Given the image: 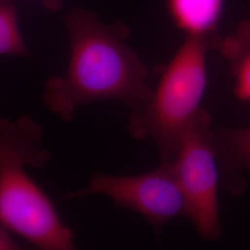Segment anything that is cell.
I'll return each mask as SVG.
<instances>
[{
    "label": "cell",
    "mask_w": 250,
    "mask_h": 250,
    "mask_svg": "<svg viewBox=\"0 0 250 250\" xmlns=\"http://www.w3.org/2000/svg\"><path fill=\"white\" fill-rule=\"evenodd\" d=\"M213 41L185 36L183 44L161 73L153 96L130 117L128 130L134 139L152 140L161 162L174 159L184 134L203 107L208 84L207 53Z\"/></svg>",
    "instance_id": "cell-3"
},
{
    "label": "cell",
    "mask_w": 250,
    "mask_h": 250,
    "mask_svg": "<svg viewBox=\"0 0 250 250\" xmlns=\"http://www.w3.org/2000/svg\"><path fill=\"white\" fill-rule=\"evenodd\" d=\"M70 37L67 72L45 83V107L70 123L76 109L101 100H115L134 110L153 96L147 68L127 43L128 30L108 25L89 10L73 9L64 17Z\"/></svg>",
    "instance_id": "cell-1"
},
{
    "label": "cell",
    "mask_w": 250,
    "mask_h": 250,
    "mask_svg": "<svg viewBox=\"0 0 250 250\" xmlns=\"http://www.w3.org/2000/svg\"><path fill=\"white\" fill-rule=\"evenodd\" d=\"M213 49L219 50L229 63L235 97L250 103V20L240 22L231 35L219 36Z\"/></svg>",
    "instance_id": "cell-7"
},
{
    "label": "cell",
    "mask_w": 250,
    "mask_h": 250,
    "mask_svg": "<svg viewBox=\"0 0 250 250\" xmlns=\"http://www.w3.org/2000/svg\"><path fill=\"white\" fill-rule=\"evenodd\" d=\"M9 229L0 222V250H21L20 245L12 239Z\"/></svg>",
    "instance_id": "cell-10"
},
{
    "label": "cell",
    "mask_w": 250,
    "mask_h": 250,
    "mask_svg": "<svg viewBox=\"0 0 250 250\" xmlns=\"http://www.w3.org/2000/svg\"><path fill=\"white\" fill-rule=\"evenodd\" d=\"M44 129L31 116L0 118V222L40 250H72L74 233L27 166L42 168L50 160Z\"/></svg>",
    "instance_id": "cell-2"
},
{
    "label": "cell",
    "mask_w": 250,
    "mask_h": 250,
    "mask_svg": "<svg viewBox=\"0 0 250 250\" xmlns=\"http://www.w3.org/2000/svg\"><path fill=\"white\" fill-rule=\"evenodd\" d=\"M225 0H166L174 25L185 36L215 41L224 14Z\"/></svg>",
    "instance_id": "cell-6"
},
{
    "label": "cell",
    "mask_w": 250,
    "mask_h": 250,
    "mask_svg": "<svg viewBox=\"0 0 250 250\" xmlns=\"http://www.w3.org/2000/svg\"><path fill=\"white\" fill-rule=\"evenodd\" d=\"M14 0H0V56H28Z\"/></svg>",
    "instance_id": "cell-9"
},
{
    "label": "cell",
    "mask_w": 250,
    "mask_h": 250,
    "mask_svg": "<svg viewBox=\"0 0 250 250\" xmlns=\"http://www.w3.org/2000/svg\"><path fill=\"white\" fill-rule=\"evenodd\" d=\"M40 3L44 8L49 11H58L62 9L64 0H31Z\"/></svg>",
    "instance_id": "cell-11"
},
{
    "label": "cell",
    "mask_w": 250,
    "mask_h": 250,
    "mask_svg": "<svg viewBox=\"0 0 250 250\" xmlns=\"http://www.w3.org/2000/svg\"><path fill=\"white\" fill-rule=\"evenodd\" d=\"M218 163L211 119L203 108L184 134L170 164L186 200L187 217L208 241L218 240L221 234Z\"/></svg>",
    "instance_id": "cell-4"
},
{
    "label": "cell",
    "mask_w": 250,
    "mask_h": 250,
    "mask_svg": "<svg viewBox=\"0 0 250 250\" xmlns=\"http://www.w3.org/2000/svg\"><path fill=\"white\" fill-rule=\"evenodd\" d=\"M91 195L109 197L120 208L145 217L157 232L170 221L187 217V204L170 162L138 175L96 172L85 188L69 193L65 200Z\"/></svg>",
    "instance_id": "cell-5"
},
{
    "label": "cell",
    "mask_w": 250,
    "mask_h": 250,
    "mask_svg": "<svg viewBox=\"0 0 250 250\" xmlns=\"http://www.w3.org/2000/svg\"><path fill=\"white\" fill-rule=\"evenodd\" d=\"M215 144L224 170L231 172L250 170V125L222 129L215 134Z\"/></svg>",
    "instance_id": "cell-8"
}]
</instances>
